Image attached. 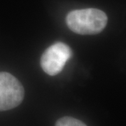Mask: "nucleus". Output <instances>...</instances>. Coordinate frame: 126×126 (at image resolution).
Listing matches in <instances>:
<instances>
[{"label": "nucleus", "mask_w": 126, "mask_h": 126, "mask_svg": "<svg viewBox=\"0 0 126 126\" xmlns=\"http://www.w3.org/2000/svg\"><path fill=\"white\" fill-rule=\"evenodd\" d=\"M68 27L79 34H97L105 29L107 16L97 8L74 10L67 14L65 19Z\"/></svg>", "instance_id": "obj_1"}, {"label": "nucleus", "mask_w": 126, "mask_h": 126, "mask_svg": "<svg viewBox=\"0 0 126 126\" xmlns=\"http://www.w3.org/2000/svg\"><path fill=\"white\" fill-rule=\"evenodd\" d=\"M24 96V88L16 77L10 73L0 72V111L16 107Z\"/></svg>", "instance_id": "obj_2"}, {"label": "nucleus", "mask_w": 126, "mask_h": 126, "mask_svg": "<svg viewBox=\"0 0 126 126\" xmlns=\"http://www.w3.org/2000/svg\"><path fill=\"white\" fill-rule=\"evenodd\" d=\"M71 56L70 47L64 43L57 42L45 50L40 59V65L46 74L54 76L63 70Z\"/></svg>", "instance_id": "obj_3"}, {"label": "nucleus", "mask_w": 126, "mask_h": 126, "mask_svg": "<svg viewBox=\"0 0 126 126\" xmlns=\"http://www.w3.org/2000/svg\"><path fill=\"white\" fill-rule=\"evenodd\" d=\"M55 126H87L81 120L75 119V118L65 116L59 119L56 122Z\"/></svg>", "instance_id": "obj_4"}]
</instances>
